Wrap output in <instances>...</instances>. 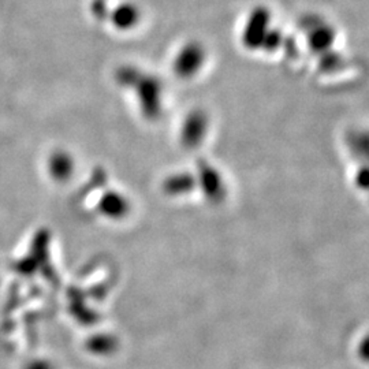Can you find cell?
<instances>
[{
	"instance_id": "obj_1",
	"label": "cell",
	"mask_w": 369,
	"mask_h": 369,
	"mask_svg": "<svg viewBox=\"0 0 369 369\" xmlns=\"http://www.w3.org/2000/svg\"><path fill=\"white\" fill-rule=\"evenodd\" d=\"M270 19H271V14L268 8L263 6L256 7L252 11L243 29V35H242L243 46L249 49L260 48L264 36L270 31Z\"/></svg>"
},
{
	"instance_id": "obj_2",
	"label": "cell",
	"mask_w": 369,
	"mask_h": 369,
	"mask_svg": "<svg viewBox=\"0 0 369 369\" xmlns=\"http://www.w3.org/2000/svg\"><path fill=\"white\" fill-rule=\"evenodd\" d=\"M205 51L200 43L191 42L178 52L174 60V71L180 78H191L203 67Z\"/></svg>"
},
{
	"instance_id": "obj_3",
	"label": "cell",
	"mask_w": 369,
	"mask_h": 369,
	"mask_svg": "<svg viewBox=\"0 0 369 369\" xmlns=\"http://www.w3.org/2000/svg\"><path fill=\"white\" fill-rule=\"evenodd\" d=\"M133 88L139 93L144 111L149 115L156 114L160 108V97H162V88H163L162 83L156 77L146 76L142 73Z\"/></svg>"
},
{
	"instance_id": "obj_4",
	"label": "cell",
	"mask_w": 369,
	"mask_h": 369,
	"mask_svg": "<svg viewBox=\"0 0 369 369\" xmlns=\"http://www.w3.org/2000/svg\"><path fill=\"white\" fill-rule=\"evenodd\" d=\"M139 19V8L133 3H123L118 6L111 14V21L114 26L121 31H128L135 28Z\"/></svg>"
},
{
	"instance_id": "obj_5",
	"label": "cell",
	"mask_w": 369,
	"mask_h": 369,
	"mask_svg": "<svg viewBox=\"0 0 369 369\" xmlns=\"http://www.w3.org/2000/svg\"><path fill=\"white\" fill-rule=\"evenodd\" d=\"M335 40V32L328 25H318L309 33V46L318 53H325Z\"/></svg>"
},
{
	"instance_id": "obj_6",
	"label": "cell",
	"mask_w": 369,
	"mask_h": 369,
	"mask_svg": "<svg viewBox=\"0 0 369 369\" xmlns=\"http://www.w3.org/2000/svg\"><path fill=\"white\" fill-rule=\"evenodd\" d=\"M142 73L139 69L132 67V66H125L118 69L117 71V81L123 85V87H135V84L139 81V76Z\"/></svg>"
},
{
	"instance_id": "obj_7",
	"label": "cell",
	"mask_w": 369,
	"mask_h": 369,
	"mask_svg": "<svg viewBox=\"0 0 369 369\" xmlns=\"http://www.w3.org/2000/svg\"><path fill=\"white\" fill-rule=\"evenodd\" d=\"M282 44V35L279 31H268L267 35L263 39V43L260 48H263L267 52H273Z\"/></svg>"
},
{
	"instance_id": "obj_8",
	"label": "cell",
	"mask_w": 369,
	"mask_h": 369,
	"mask_svg": "<svg viewBox=\"0 0 369 369\" xmlns=\"http://www.w3.org/2000/svg\"><path fill=\"white\" fill-rule=\"evenodd\" d=\"M322 67L325 71H331L335 70L339 65H341V58L338 56V53H323V59H322Z\"/></svg>"
},
{
	"instance_id": "obj_9",
	"label": "cell",
	"mask_w": 369,
	"mask_h": 369,
	"mask_svg": "<svg viewBox=\"0 0 369 369\" xmlns=\"http://www.w3.org/2000/svg\"><path fill=\"white\" fill-rule=\"evenodd\" d=\"M107 3L104 0H94L93 1L92 11L93 14L97 18H104L107 15Z\"/></svg>"
},
{
	"instance_id": "obj_10",
	"label": "cell",
	"mask_w": 369,
	"mask_h": 369,
	"mask_svg": "<svg viewBox=\"0 0 369 369\" xmlns=\"http://www.w3.org/2000/svg\"><path fill=\"white\" fill-rule=\"evenodd\" d=\"M26 369H46V367H44V364H29L28 366V368Z\"/></svg>"
}]
</instances>
